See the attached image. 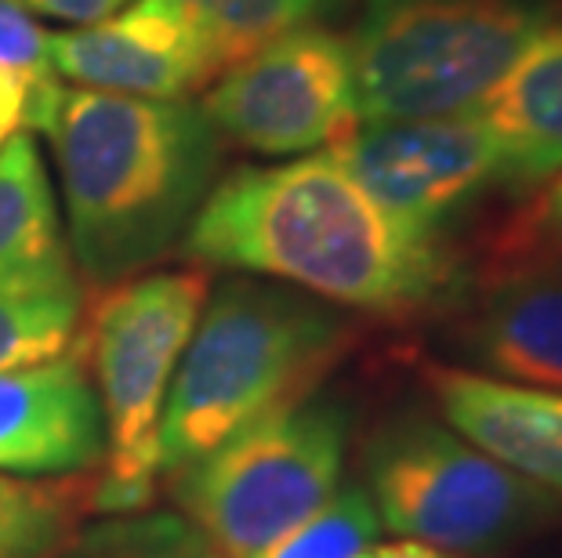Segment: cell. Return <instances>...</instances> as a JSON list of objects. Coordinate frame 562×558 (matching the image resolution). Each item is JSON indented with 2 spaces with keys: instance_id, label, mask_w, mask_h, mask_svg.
I'll list each match as a JSON object with an SVG mask.
<instances>
[{
  "instance_id": "obj_24",
  "label": "cell",
  "mask_w": 562,
  "mask_h": 558,
  "mask_svg": "<svg viewBox=\"0 0 562 558\" xmlns=\"http://www.w3.org/2000/svg\"><path fill=\"white\" fill-rule=\"evenodd\" d=\"M552 221H555V229L562 232V178H559V185L552 193Z\"/></svg>"
},
{
  "instance_id": "obj_12",
  "label": "cell",
  "mask_w": 562,
  "mask_h": 558,
  "mask_svg": "<svg viewBox=\"0 0 562 558\" xmlns=\"http://www.w3.org/2000/svg\"><path fill=\"white\" fill-rule=\"evenodd\" d=\"M469 355L526 388L562 391V265L516 261L497 269L464 327Z\"/></svg>"
},
{
  "instance_id": "obj_3",
  "label": "cell",
  "mask_w": 562,
  "mask_h": 558,
  "mask_svg": "<svg viewBox=\"0 0 562 558\" xmlns=\"http://www.w3.org/2000/svg\"><path fill=\"white\" fill-rule=\"evenodd\" d=\"M349 330L334 308L269 283L218 287L160 413V475L189 468L261 413L305 399Z\"/></svg>"
},
{
  "instance_id": "obj_23",
  "label": "cell",
  "mask_w": 562,
  "mask_h": 558,
  "mask_svg": "<svg viewBox=\"0 0 562 558\" xmlns=\"http://www.w3.org/2000/svg\"><path fill=\"white\" fill-rule=\"evenodd\" d=\"M356 558H458V555H447L432 548V544H422V540H403V544H385V548H374V551H363Z\"/></svg>"
},
{
  "instance_id": "obj_16",
  "label": "cell",
  "mask_w": 562,
  "mask_h": 558,
  "mask_svg": "<svg viewBox=\"0 0 562 558\" xmlns=\"http://www.w3.org/2000/svg\"><path fill=\"white\" fill-rule=\"evenodd\" d=\"M91 512V475L33 482L0 475V558H55Z\"/></svg>"
},
{
  "instance_id": "obj_2",
  "label": "cell",
  "mask_w": 562,
  "mask_h": 558,
  "mask_svg": "<svg viewBox=\"0 0 562 558\" xmlns=\"http://www.w3.org/2000/svg\"><path fill=\"white\" fill-rule=\"evenodd\" d=\"M44 135L58 160L69 254L94 291L157 265L222 168L218 127L189 99L63 88Z\"/></svg>"
},
{
  "instance_id": "obj_22",
  "label": "cell",
  "mask_w": 562,
  "mask_h": 558,
  "mask_svg": "<svg viewBox=\"0 0 562 558\" xmlns=\"http://www.w3.org/2000/svg\"><path fill=\"white\" fill-rule=\"evenodd\" d=\"M33 15L69 22V26H94V22L116 15L131 0H22Z\"/></svg>"
},
{
  "instance_id": "obj_1",
  "label": "cell",
  "mask_w": 562,
  "mask_h": 558,
  "mask_svg": "<svg viewBox=\"0 0 562 558\" xmlns=\"http://www.w3.org/2000/svg\"><path fill=\"white\" fill-rule=\"evenodd\" d=\"M182 254L363 312H411L453 283L442 240L385 215L330 152L229 174L189 221Z\"/></svg>"
},
{
  "instance_id": "obj_8",
  "label": "cell",
  "mask_w": 562,
  "mask_h": 558,
  "mask_svg": "<svg viewBox=\"0 0 562 558\" xmlns=\"http://www.w3.org/2000/svg\"><path fill=\"white\" fill-rule=\"evenodd\" d=\"M203 113L222 138L261 157L334 146L360 124L352 44L323 26L283 33L222 69Z\"/></svg>"
},
{
  "instance_id": "obj_21",
  "label": "cell",
  "mask_w": 562,
  "mask_h": 558,
  "mask_svg": "<svg viewBox=\"0 0 562 558\" xmlns=\"http://www.w3.org/2000/svg\"><path fill=\"white\" fill-rule=\"evenodd\" d=\"M37 15L22 0H0V69L26 77H52V52Z\"/></svg>"
},
{
  "instance_id": "obj_15",
  "label": "cell",
  "mask_w": 562,
  "mask_h": 558,
  "mask_svg": "<svg viewBox=\"0 0 562 558\" xmlns=\"http://www.w3.org/2000/svg\"><path fill=\"white\" fill-rule=\"evenodd\" d=\"M69 247L58 229V207L44 157L33 135L0 146V291L69 283Z\"/></svg>"
},
{
  "instance_id": "obj_10",
  "label": "cell",
  "mask_w": 562,
  "mask_h": 558,
  "mask_svg": "<svg viewBox=\"0 0 562 558\" xmlns=\"http://www.w3.org/2000/svg\"><path fill=\"white\" fill-rule=\"evenodd\" d=\"M58 77L80 88L186 99L222 73L207 30L182 0H131L116 15L47 41Z\"/></svg>"
},
{
  "instance_id": "obj_18",
  "label": "cell",
  "mask_w": 562,
  "mask_h": 558,
  "mask_svg": "<svg viewBox=\"0 0 562 558\" xmlns=\"http://www.w3.org/2000/svg\"><path fill=\"white\" fill-rule=\"evenodd\" d=\"M182 4L207 30L222 69H229L283 33L319 26L349 0H182Z\"/></svg>"
},
{
  "instance_id": "obj_5",
  "label": "cell",
  "mask_w": 562,
  "mask_h": 558,
  "mask_svg": "<svg viewBox=\"0 0 562 558\" xmlns=\"http://www.w3.org/2000/svg\"><path fill=\"white\" fill-rule=\"evenodd\" d=\"M207 272L175 269L124 280L94 305L88 352L110 439V465L91 479V512L127 515L157 493L167 385L207 301Z\"/></svg>"
},
{
  "instance_id": "obj_9",
  "label": "cell",
  "mask_w": 562,
  "mask_h": 558,
  "mask_svg": "<svg viewBox=\"0 0 562 558\" xmlns=\"http://www.w3.org/2000/svg\"><path fill=\"white\" fill-rule=\"evenodd\" d=\"M352 182L406 229H442L497 185V146L475 113L363 121L330 146Z\"/></svg>"
},
{
  "instance_id": "obj_6",
  "label": "cell",
  "mask_w": 562,
  "mask_h": 558,
  "mask_svg": "<svg viewBox=\"0 0 562 558\" xmlns=\"http://www.w3.org/2000/svg\"><path fill=\"white\" fill-rule=\"evenodd\" d=\"M349 421L334 402L297 399L171 475L186 519L225 558H258L338 490Z\"/></svg>"
},
{
  "instance_id": "obj_17",
  "label": "cell",
  "mask_w": 562,
  "mask_h": 558,
  "mask_svg": "<svg viewBox=\"0 0 562 558\" xmlns=\"http://www.w3.org/2000/svg\"><path fill=\"white\" fill-rule=\"evenodd\" d=\"M83 287L77 280L55 287L0 291V371H22L58 360L77 338Z\"/></svg>"
},
{
  "instance_id": "obj_19",
  "label": "cell",
  "mask_w": 562,
  "mask_h": 558,
  "mask_svg": "<svg viewBox=\"0 0 562 558\" xmlns=\"http://www.w3.org/2000/svg\"><path fill=\"white\" fill-rule=\"evenodd\" d=\"M55 558H225L182 515L113 519L77 529Z\"/></svg>"
},
{
  "instance_id": "obj_14",
  "label": "cell",
  "mask_w": 562,
  "mask_h": 558,
  "mask_svg": "<svg viewBox=\"0 0 562 558\" xmlns=\"http://www.w3.org/2000/svg\"><path fill=\"white\" fill-rule=\"evenodd\" d=\"M472 113L497 146V185L526 193L562 174V15L548 19Z\"/></svg>"
},
{
  "instance_id": "obj_13",
  "label": "cell",
  "mask_w": 562,
  "mask_h": 558,
  "mask_svg": "<svg viewBox=\"0 0 562 558\" xmlns=\"http://www.w3.org/2000/svg\"><path fill=\"white\" fill-rule=\"evenodd\" d=\"M442 418L522 479L562 493V391L428 366Z\"/></svg>"
},
{
  "instance_id": "obj_20",
  "label": "cell",
  "mask_w": 562,
  "mask_h": 558,
  "mask_svg": "<svg viewBox=\"0 0 562 558\" xmlns=\"http://www.w3.org/2000/svg\"><path fill=\"white\" fill-rule=\"evenodd\" d=\"M378 529L381 519L374 501L360 486H349L258 558H356L374 544Z\"/></svg>"
},
{
  "instance_id": "obj_4",
  "label": "cell",
  "mask_w": 562,
  "mask_h": 558,
  "mask_svg": "<svg viewBox=\"0 0 562 558\" xmlns=\"http://www.w3.org/2000/svg\"><path fill=\"white\" fill-rule=\"evenodd\" d=\"M552 15L555 0H363L360 124L472 113Z\"/></svg>"
},
{
  "instance_id": "obj_11",
  "label": "cell",
  "mask_w": 562,
  "mask_h": 558,
  "mask_svg": "<svg viewBox=\"0 0 562 558\" xmlns=\"http://www.w3.org/2000/svg\"><path fill=\"white\" fill-rule=\"evenodd\" d=\"M105 454V421L77 355L0 371V471L80 475Z\"/></svg>"
},
{
  "instance_id": "obj_7",
  "label": "cell",
  "mask_w": 562,
  "mask_h": 558,
  "mask_svg": "<svg viewBox=\"0 0 562 558\" xmlns=\"http://www.w3.org/2000/svg\"><path fill=\"white\" fill-rule=\"evenodd\" d=\"M367 468L378 519L392 533L439 551H497L552 512L544 486L425 418H406L381 432Z\"/></svg>"
}]
</instances>
